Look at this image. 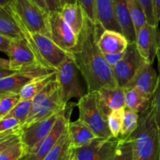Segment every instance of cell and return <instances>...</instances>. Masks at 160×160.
<instances>
[{
    "mask_svg": "<svg viewBox=\"0 0 160 160\" xmlns=\"http://www.w3.org/2000/svg\"><path fill=\"white\" fill-rule=\"evenodd\" d=\"M59 6H60V9L64 5L68 4V3H76L77 0H59Z\"/></svg>",
    "mask_w": 160,
    "mask_h": 160,
    "instance_id": "48",
    "label": "cell"
},
{
    "mask_svg": "<svg viewBox=\"0 0 160 160\" xmlns=\"http://www.w3.org/2000/svg\"><path fill=\"white\" fill-rule=\"evenodd\" d=\"M68 131L73 148H78L88 144L96 137L92 130L78 119L74 122H70Z\"/></svg>",
    "mask_w": 160,
    "mask_h": 160,
    "instance_id": "23",
    "label": "cell"
},
{
    "mask_svg": "<svg viewBox=\"0 0 160 160\" xmlns=\"http://www.w3.org/2000/svg\"><path fill=\"white\" fill-rule=\"evenodd\" d=\"M157 83L158 73L152 65L145 60L126 89L136 88L145 95L152 98Z\"/></svg>",
    "mask_w": 160,
    "mask_h": 160,
    "instance_id": "14",
    "label": "cell"
},
{
    "mask_svg": "<svg viewBox=\"0 0 160 160\" xmlns=\"http://www.w3.org/2000/svg\"><path fill=\"white\" fill-rule=\"evenodd\" d=\"M46 4L49 12L52 11H60L59 0H46Z\"/></svg>",
    "mask_w": 160,
    "mask_h": 160,
    "instance_id": "42",
    "label": "cell"
},
{
    "mask_svg": "<svg viewBox=\"0 0 160 160\" xmlns=\"http://www.w3.org/2000/svg\"><path fill=\"white\" fill-rule=\"evenodd\" d=\"M114 13L121 32L127 38L129 43L135 42L136 33L134 24L128 10L126 0H113Z\"/></svg>",
    "mask_w": 160,
    "mask_h": 160,
    "instance_id": "19",
    "label": "cell"
},
{
    "mask_svg": "<svg viewBox=\"0 0 160 160\" xmlns=\"http://www.w3.org/2000/svg\"><path fill=\"white\" fill-rule=\"evenodd\" d=\"M98 92L100 106L107 117L112 111L125 108V89L123 88L104 87Z\"/></svg>",
    "mask_w": 160,
    "mask_h": 160,
    "instance_id": "15",
    "label": "cell"
},
{
    "mask_svg": "<svg viewBox=\"0 0 160 160\" xmlns=\"http://www.w3.org/2000/svg\"><path fill=\"white\" fill-rule=\"evenodd\" d=\"M152 98L136 88L125 89V108L141 114L150 107Z\"/></svg>",
    "mask_w": 160,
    "mask_h": 160,
    "instance_id": "24",
    "label": "cell"
},
{
    "mask_svg": "<svg viewBox=\"0 0 160 160\" xmlns=\"http://www.w3.org/2000/svg\"><path fill=\"white\" fill-rule=\"evenodd\" d=\"M67 109L60 114L54 128L48 135L26 153L24 156L25 160H44L45 159L52 148L59 140L70 123V117L68 118L66 117Z\"/></svg>",
    "mask_w": 160,
    "mask_h": 160,
    "instance_id": "12",
    "label": "cell"
},
{
    "mask_svg": "<svg viewBox=\"0 0 160 160\" xmlns=\"http://www.w3.org/2000/svg\"><path fill=\"white\" fill-rule=\"evenodd\" d=\"M0 68L10 70V68H9V59H2V58H0Z\"/></svg>",
    "mask_w": 160,
    "mask_h": 160,
    "instance_id": "46",
    "label": "cell"
},
{
    "mask_svg": "<svg viewBox=\"0 0 160 160\" xmlns=\"http://www.w3.org/2000/svg\"><path fill=\"white\" fill-rule=\"evenodd\" d=\"M104 30L99 23L92 22L85 14L78 44L69 52L87 83L88 92H98L104 87L117 86L112 68L98 46V41Z\"/></svg>",
    "mask_w": 160,
    "mask_h": 160,
    "instance_id": "1",
    "label": "cell"
},
{
    "mask_svg": "<svg viewBox=\"0 0 160 160\" xmlns=\"http://www.w3.org/2000/svg\"><path fill=\"white\" fill-rule=\"evenodd\" d=\"M122 139L95 138L88 144L73 150L77 160H109L116 152Z\"/></svg>",
    "mask_w": 160,
    "mask_h": 160,
    "instance_id": "8",
    "label": "cell"
},
{
    "mask_svg": "<svg viewBox=\"0 0 160 160\" xmlns=\"http://www.w3.org/2000/svg\"><path fill=\"white\" fill-rule=\"evenodd\" d=\"M67 107V105L64 104L61 99L59 89H58L49 98L45 99L35 110L30 112L29 117L27 119L26 122L22 126V128L28 126L31 123L45 118L53 113L60 112L61 111L65 110Z\"/></svg>",
    "mask_w": 160,
    "mask_h": 160,
    "instance_id": "16",
    "label": "cell"
},
{
    "mask_svg": "<svg viewBox=\"0 0 160 160\" xmlns=\"http://www.w3.org/2000/svg\"><path fill=\"white\" fill-rule=\"evenodd\" d=\"M17 73V71H15V70L0 68V80L7 78V77L11 76V75L14 74V73Z\"/></svg>",
    "mask_w": 160,
    "mask_h": 160,
    "instance_id": "45",
    "label": "cell"
},
{
    "mask_svg": "<svg viewBox=\"0 0 160 160\" xmlns=\"http://www.w3.org/2000/svg\"><path fill=\"white\" fill-rule=\"evenodd\" d=\"M153 6H154L156 19L159 23L160 21V0H153Z\"/></svg>",
    "mask_w": 160,
    "mask_h": 160,
    "instance_id": "44",
    "label": "cell"
},
{
    "mask_svg": "<svg viewBox=\"0 0 160 160\" xmlns=\"http://www.w3.org/2000/svg\"><path fill=\"white\" fill-rule=\"evenodd\" d=\"M70 160H77L76 158H75V157H74V156H73H73H72L71 159H70Z\"/></svg>",
    "mask_w": 160,
    "mask_h": 160,
    "instance_id": "49",
    "label": "cell"
},
{
    "mask_svg": "<svg viewBox=\"0 0 160 160\" xmlns=\"http://www.w3.org/2000/svg\"><path fill=\"white\" fill-rule=\"evenodd\" d=\"M145 59L141 56L136 42L129 43L123 59L112 69L117 85L126 89Z\"/></svg>",
    "mask_w": 160,
    "mask_h": 160,
    "instance_id": "7",
    "label": "cell"
},
{
    "mask_svg": "<svg viewBox=\"0 0 160 160\" xmlns=\"http://www.w3.org/2000/svg\"><path fill=\"white\" fill-rule=\"evenodd\" d=\"M49 38L62 49L70 52L77 45L78 37L62 17L60 12H48Z\"/></svg>",
    "mask_w": 160,
    "mask_h": 160,
    "instance_id": "11",
    "label": "cell"
},
{
    "mask_svg": "<svg viewBox=\"0 0 160 160\" xmlns=\"http://www.w3.org/2000/svg\"><path fill=\"white\" fill-rule=\"evenodd\" d=\"M30 1L32 2L34 4H35L36 6H38L39 8H41V9H42V10L45 11V12H48V13L49 12L48 6H47L46 4V0H30Z\"/></svg>",
    "mask_w": 160,
    "mask_h": 160,
    "instance_id": "43",
    "label": "cell"
},
{
    "mask_svg": "<svg viewBox=\"0 0 160 160\" xmlns=\"http://www.w3.org/2000/svg\"><path fill=\"white\" fill-rule=\"evenodd\" d=\"M0 34L12 40L25 38L18 23L12 5L0 6Z\"/></svg>",
    "mask_w": 160,
    "mask_h": 160,
    "instance_id": "17",
    "label": "cell"
},
{
    "mask_svg": "<svg viewBox=\"0 0 160 160\" xmlns=\"http://www.w3.org/2000/svg\"><path fill=\"white\" fill-rule=\"evenodd\" d=\"M19 160H25V159H24V156H23V157H22V158H20V159Z\"/></svg>",
    "mask_w": 160,
    "mask_h": 160,
    "instance_id": "50",
    "label": "cell"
},
{
    "mask_svg": "<svg viewBox=\"0 0 160 160\" xmlns=\"http://www.w3.org/2000/svg\"><path fill=\"white\" fill-rule=\"evenodd\" d=\"M109 160H133V146L129 138L122 139L118 148Z\"/></svg>",
    "mask_w": 160,
    "mask_h": 160,
    "instance_id": "33",
    "label": "cell"
},
{
    "mask_svg": "<svg viewBox=\"0 0 160 160\" xmlns=\"http://www.w3.org/2000/svg\"><path fill=\"white\" fill-rule=\"evenodd\" d=\"M15 0H0V6H10L13 4Z\"/></svg>",
    "mask_w": 160,
    "mask_h": 160,
    "instance_id": "47",
    "label": "cell"
},
{
    "mask_svg": "<svg viewBox=\"0 0 160 160\" xmlns=\"http://www.w3.org/2000/svg\"><path fill=\"white\" fill-rule=\"evenodd\" d=\"M77 106L79 109V120L87 125L96 137H112L108 124V117L100 106L98 92H88L79 98Z\"/></svg>",
    "mask_w": 160,
    "mask_h": 160,
    "instance_id": "3",
    "label": "cell"
},
{
    "mask_svg": "<svg viewBox=\"0 0 160 160\" xmlns=\"http://www.w3.org/2000/svg\"><path fill=\"white\" fill-rule=\"evenodd\" d=\"M23 32L45 67L57 70L70 56L69 52L62 49L48 36L39 33Z\"/></svg>",
    "mask_w": 160,
    "mask_h": 160,
    "instance_id": "5",
    "label": "cell"
},
{
    "mask_svg": "<svg viewBox=\"0 0 160 160\" xmlns=\"http://www.w3.org/2000/svg\"><path fill=\"white\" fill-rule=\"evenodd\" d=\"M33 79L24 72H17L0 80V99L8 95L20 94L23 86Z\"/></svg>",
    "mask_w": 160,
    "mask_h": 160,
    "instance_id": "22",
    "label": "cell"
},
{
    "mask_svg": "<svg viewBox=\"0 0 160 160\" xmlns=\"http://www.w3.org/2000/svg\"><path fill=\"white\" fill-rule=\"evenodd\" d=\"M139 114L132 110L126 109H124L123 116V127H122L120 139H127L134 133L138 125Z\"/></svg>",
    "mask_w": 160,
    "mask_h": 160,
    "instance_id": "28",
    "label": "cell"
},
{
    "mask_svg": "<svg viewBox=\"0 0 160 160\" xmlns=\"http://www.w3.org/2000/svg\"><path fill=\"white\" fill-rule=\"evenodd\" d=\"M59 12L64 21L78 37L82 31L85 20V13L79 3H68L64 5Z\"/></svg>",
    "mask_w": 160,
    "mask_h": 160,
    "instance_id": "20",
    "label": "cell"
},
{
    "mask_svg": "<svg viewBox=\"0 0 160 160\" xmlns=\"http://www.w3.org/2000/svg\"><path fill=\"white\" fill-rule=\"evenodd\" d=\"M21 132H22V130L20 132L18 133V134H15V135H13L12 137L6 139V140H5L4 142H2L0 143V154H1V153L2 152L4 151L6 148H7L8 147L10 146L12 144H13L14 142L17 140V139L20 138V136H21Z\"/></svg>",
    "mask_w": 160,
    "mask_h": 160,
    "instance_id": "41",
    "label": "cell"
},
{
    "mask_svg": "<svg viewBox=\"0 0 160 160\" xmlns=\"http://www.w3.org/2000/svg\"><path fill=\"white\" fill-rule=\"evenodd\" d=\"M124 52L106 53V54H103V56H104L105 59L107 62V63L109 64V67L112 69L123 59V56H124Z\"/></svg>",
    "mask_w": 160,
    "mask_h": 160,
    "instance_id": "39",
    "label": "cell"
},
{
    "mask_svg": "<svg viewBox=\"0 0 160 160\" xmlns=\"http://www.w3.org/2000/svg\"><path fill=\"white\" fill-rule=\"evenodd\" d=\"M56 73L57 71L52 74L34 78L28 84H25L20 92V101L32 100L34 96H36L42 89L45 88V87L48 83L56 79V76H57Z\"/></svg>",
    "mask_w": 160,
    "mask_h": 160,
    "instance_id": "26",
    "label": "cell"
},
{
    "mask_svg": "<svg viewBox=\"0 0 160 160\" xmlns=\"http://www.w3.org/2000/svg\"><path fill=\"white\" fill-rule=\"evenodd\" d=\"M73 150L74 148L72 145L67 126L59 140L44 160H70L73 156Z\"/></svg>",
    "mask_w": 160,
    "mask_h": 160,
    "instance_id": "25",
    "label": "cell"
},
{
    "mask_svg": "<svg viewBox=\"0 0 160 160\" xmlns=\"http://www.w3.org/2000/svg\"><path fill=\"white\" fill-rule=\"evenodd\" d=\"M31 105L32 102L31 100H25V101H20L11 112L5 117H13L18 120L21 123L22 126L24 124L27 119L29 117L30 112L31 109Z\"/></svg>",
    "mask_w": 160,
    "mask_h": 160,
    "instance_id": "31",
    "label": "cell"
},
{
    "mask_svg": "<svg viewBox=\"0 0 160 160\" xmlns=\"http://www.w3.org/2000/svg\"><path fill=\"white\" fill-rule=\"evenodd\" d=\"M125 108L113 110L108 116V124L112 137L120 138L123 127Z\"/></svg>",
    "mask_w": 160,
    "mask_h": 160,
    "instance_id": "29",
    "label": "cell"
},
{
    "mask_svg": "<svg viewBox=\"0 0 160 160\" xmlns=\"http://www.w3.org/2000/svg\"><path fill=\"white\" fill-rule=\"evenodd\" d=\"M58 89H59V83H58L57 78H56V79L52 81L50 83H48V84L45 86V88L42 89V90L36 96H34V98L31 100L32 105H31V112H33L34 110H35V109H37V108L38 107L45 99L49 98V97L51 96L56 91H57Z\"/></svg>",
    "mask_w": 160,
    "mask_h": 160,
    "instance_id": "30",
    "label": "cell"
},
{
    "mask_svg": "<svg viewBox=\"0 0 160 160\" xmlns=\"http://www.w3.org/2000/svg\"><path fill=\"white\" fill-rule=\"evenodd\" d=\"M95 3L97 19L102 28L105 30L121 32L114 13L113 0H95Z\"/></svg>",
    "mask_w": 160,
    "mask_h": 160,
    "instance_id": "21",
    "label": "cell"
},
{
    "mask_svg": "<svg viewBox=\"0 0 160 160\" xmlns=\"http://www.w3.org/2000/svg\"><path fill=\"white\" fill-rule=\"evenodd\" d=\"M129 45L127 38L121 32L104 30L98 41V46L102 54L124 52Z\"/></svg>",
    "mask_w": 160,
    "mask_h": 160,
    "instance_id": "18",
    "label": "cell"
},
{
    "mask_svg": "<svg viewBox=\"0 0 160 160\" xmlns=\"http://www.w3.org/2000/svg\"><path fill=\"white\" fill-rule=\"evenodd\" d=\"M126 1L135 33L137 34L147 23L145 13L138 0H126Z\"/></svg>",
    "mask_w": 160,
    "mask_h": 160,
    "instance_id": "27",
    "label": "cell"
},
{
    "mask_svg": "<svg viewBox=\"0 0 160 160\" xmlns=\"http://www.w3.org/2000/svg\"><path fill=\"white\" fill-rule=\"evenodd\" d=\"M128 138L132 143L133 160H159L160 133L152 102L139 114L138 125Z\"/></svg>",
    "mask_w": 160,
    "mask_h": 160,
    "instance_id": "2",
    "label": "cell"
},
{
    "mask_svg": "<svg viewBox=\"0 0 160 160\" xmlns=\"http://www.w3.org/2000/svg\"><path fill=\"white\" fill-rule=\"evenodd\" d=\"M136 45L141 56L152 65L160 48V31L158 26L147 23L136 34Z\"/></svg>",
    "mask_w": 160,
    "mask_h": 160,
    "instance_id": "13",
    "label": "cell"
},
{
    "mask_svg": "<svg viewBox=\"0 0 160 160\" xmlns=\"http://www.w3.org/2000/svg\"><path fill=\"white\" fill-rule=\"evenodd\" d=\"M78 69L70 53V56L58 68L57 78L59 92L62 102L65 105L72 98H81L84 94L78 79Z\"/></svg>",
    "mask_w": 160,
    "mask_h": 160,
    "instance_id": "6",
    "label": "cell"
},
{
    "mask_svg": "<svg viewBox=\"0 0 160 160\" xmlns=\"http://www.w3.org/2000/svg\"><path fill=\"white\" fill-rule=\"evenodd\" d=\"M156 57H157L158 60V70H159V73H158V83L156 91L154 92V95H153L152 102L154 105L155 109H156V122H157L158 128H159L160 133V48L159 49V51H158Z\"/></svg>",
    "mask_w": 160,
    "mask_h": 160,
    "instance_id": "35",
    "label": "cell"
},
{
    "mask_svg": "<svg viewBox=\"0 0 160 160\" xmlns=\"http://www.w3.org/2000/svg\"><path fill=\"white\" fill-rule=\"evenodd\" d=\"M26 154L20 138L0 154V160H19Z\"/></svg>",
    "mask_w": 160,
    "mask_h": 160,
    "instance_id": "32",
    "label": "cell"
},
{
    "mask_svg": "<svg viewBox=\"0 0 160 160\" xmlns=\"http://www.w3.org/2000/svg\"><path fill=\"white\" fill-rule=\"evenodd\" d=\"M77 2L84 10V13L94 23H98L97 19L96 3L95 0H77Z\"/></svg>",
    "mask_w": 160,
    "mask_h": 160,
    "instance_id": "37",
    "label": "cell"
},
{
    "mask_svg": "<svg viewBox=\"0 0 160 160\" xmlns=\"http://www.w3.org/2000/svg\"><path fill=\"white\" fill-rule=\"evenodd\" d=\"M8 56L10 70L17 72L35 66H45L26 37L12 40Z\"/></svg>",
    "mask_w": 160,
    "mask_h": 160,
    "instance_id": "9",
    "label": "cell"
},
{
    "mask_svg": "<svg viewBox=\"0 0 160 160\" xmlns=\"http://www.w3.org/2000/svg\"><path fill=\"white\" fill-rule=\"evenodd\" d=\"M21 123L13 117H4L0 119V134L16 131L21 129Z\"/></svg>",
    "mask_w": 160,
    "mask_h": 160,
    "instance_id": "36",
    "label": "cell"
},
{
    "mask_svg": "<svg viewBox=\"0 0 160 160\" xmlns=\"http://www.w3.org/2000/svg\"><path fill=\"white\" fill-rule=\"evenodd\" d=\"M159 160H160V152H159Z\"/></svg>",
    "mask_w": 160,
    "mask_h": 160,
    "instance_id": "51",
    "label": "cell"
},
{
    "mask_svg": "<svg viewBox=\"0 0 160 160\" xmlns=\"http://www.w3.org/2000/svg\"><path fill=\"white\" fill-rule=\"evenodd\" d=\"M138 2L144 9L147 19V23L152 26H158L159 23L156 20V16H155L153 0H138Z\"/></svg>",
    "mask_w": 160,
    "mask_h": 160,
    "instance_id": "38",
    "label": "cell"
},
{
    "mask_svg": "<svg viewBox=\"0 0 160 160\" xmlns=\"http://www.w3.org/2000/svg\"><path fill=\"white\" fill-rule=\"evenodd\" d=\"M12 6L23 31L43 34L49 37L48 12L30 0H15Z\"/></svg>",
    "mask_w": 160,
    "mask_h": 160,
    "instance_id": "4",
    "label": "cell"
},
{
    "mask_svg": "<svg viewBox=\"0 0 160 160\" xmlns=\"http://www.w3.org/2000/svg\"><path fill=\"white\" fill-rule=\"evenodd\" d=\"M62 112V111L53 113L21 128L20 142L24 147L26 153L48 135Z\"/></svg>",
    "mask_w": 160,
    "mask_h": 160,
    "instance_id": "10",
    "label": "cell"
},
{
    "mask_svg": "<svg viewBox=\"0 0 160 160\" xmlns=\"http://www.w3.org/2000/svg\"><path fill=\"white\" fill-rule=\"evenodd\" d=\"M12 42V39L6 37V36L2 35V34H0V51L6 53L8 56Z\"/></svg>",
    "mask_w": 160,
    "mask_h": 160,
    "instance_id": "40",
    "label": "cell"
},
{
    "mask_svg": "<svg viewBox=\"0 0 160 160\" xmlns=\"http://www.w3.org/2000/svg\"><path fill=\"white\" fill-rule=\"evenodd\" d=\"M20 102V94L11 95L0 99V119L4 118Z\"/></svg>",
    "mask_w": 160,
    "mask_h": 160,
    "instance_id": "34",
    "label": "cell"
}]
</instances>
